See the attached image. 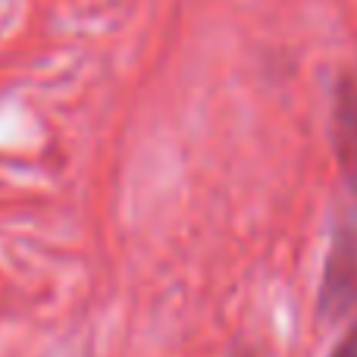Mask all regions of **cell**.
Instances as JSON below:
<instances>
[{
  "label": "cell",
  "instance_id": "obj_1",
  "mask_svg": "<svg viewBox=\"0 0 357 357\" xmlns=\"http://www.w3.org/2000/svg\"><path fill=\"white\" fill-rule=\"evenodd\" d=\"M357 307V226L345 222L335 229L333 245L323 266V282L317 295V310L326 323L348 317Z\"/></svg>",
  "mask_w": 357,
  "mask_h": 357
},
{
  "label": "cell",
  "instance_id": "obj_2",
  "mask_svg": "<svg viewBox=\"0 0 357 357\" xmlns=\"http://www.w3.org/2000/svg\"><path fill=\"white\" fill-rule=\"evenodd\" d=\"M329 135H333V151L342 178L357 195V85L351 79H339L335 85Z\"/></svg>",
  "mask_w": 357,
  "mask_h": 357
},
{
  "label": "cell",
  "instance_id": "obj_3",
  "mask_svg": "<svg viewBox=\"0 0 357 357\" xmlns=\"http://www.w3.org/2000/svg\"><path fill=\"white\" fill-rule=\"evenodd\" d=\"M333 357H357V323L351 326V333H348L345 339H342L339 345H335Z\"/></svg>",
  "mask_w": 357,
  "mask_h": 357
},
{
  "label": "cell",
  "instance_id": "obj_4",
  "mask_svg": "<svg viewBox=\"0 0 357 357\" xmlns=\"http://www.w3.org/2000/svg\"><path fill=\"white\" fill-rule=\"evenodd\" d=\"M241 357H251V354H241Z\"/></svg>",
  "mask_w": 357,
  "mask_h": 357
}]
</instances>
